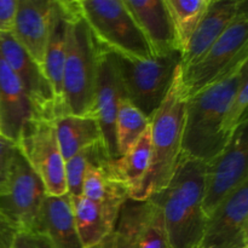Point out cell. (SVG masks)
Segmentation results:
<instances>
[{"mask_svg": "<svg viewBox=\"0 0 248 248\" xmlns=\"http://www.w3.org/2000/svg\"><path fill=\"white\" fill-rule=\"evenodd\" d=\"M205 162L182 153L170 183L152 200L159 207L171 248H196L207 216L202 208Z\"/></svg>", "mask_w": 248, "mask_h": 248, "instance_id": "obj_1", "label": "cell"}, {"mask_svg": "<svg viewBox=\"0 0 248 248\" xmlns=\"http://www.w3.org/2000/svg\"><path fill=\"white\" fill-rule=\"evenodd\" d=\"M248 62L241 63L219 80L186 99L182 153L202 162L219 154L227 140L220 132L223 118L242 80Z\"/></svg>", "mask_w": 248, "mask_h": 248, "instance_id": "obj_2", "label": "cell"}, {"mask_svg": "<svg viewBox=\"0 0 248 248\" xmlns=\"http://www.w3.org/2000/svg\"><path fill=\"white\" fill-rule=\"evenodd\" d=\"M181 74L179 67L166 98L150 118L149 167L140 184L128 194L131 200L145 201L166 188L181 159L186 104Z\"/></svg>", "mask_w": 248, "mask_h": 248, "instance_id": "obj_3", "label": "cell"}, {"mask_svg": "<svg viewBox=\"0 0 248 248\" xmlns=\"http://www.w3.org/2000/svg\"><path fill=\"white\" fill-rule=\"evenodd\" d=\"M69 10L63 67V115L93 116L97 68L102 46L82 18L78 0H69Z\"/></svg>", "mask_w": 248, "mask_h": 248, "instance_id": "obj_4", "label": "cell"}, {"mask_svg": "<svg viewBox=\"0 0 248 248\" xmlns=\"http://www.w3.org/2000/svg\"><path fill=\"white\" fill-rule=\"evenodd\" d=\"M78 6L104 50L136 60L153 57L142 31L124 0H78Z\"/></svg>", "mask_w": 248, "mask_h": 248, "instance_id": "obj_5", "label": "cell"}, {"mask_svg": "<svg viewBox=\"0 0 248 248\" xmlns=\"http://www.w3.org/2000/svg\"><path fill=\"white\" fill-rule=\"evenodd\" d=\"M126 98L148 119L164 102L181 67L182 52L136 60L114 53Z\"/></svg>", "mask_w": 248, "mask_h": 248, "instance_id": "obj_6", "label": "cell"}, {"mask_svg": "<svg viewBox=\"0 0 248 248\" xmlns=\"http://www.w3.org/2000/svg\"><path fill=\"white\" fill-rule=\"evenodd\" d=\"M248 62V10L237 15L222 36L190 67L181 69L182 86L186 99Z\"/></svg>", "mask_w": 248, "mask_h": 248, "instance_id": "obj_7", "label": "cell"}, {"mask_svg": "<svg viewBox=\"0 0 248 248\" xmlns=\"http://www.w3.org/2000/svg\"><path fill=\"white\" fill-rule=\"evenodd\" d=\"M248 121L239 126L224 149L205 162L202 208L207 218L218 206L248 181Z\"/></svg>", "mask_w": 248, "mask_h": 248, "instance_id": "obj_8", "label": "cell"}, {"mask_svg": "<svg viewBox=\"0 0 248 248\" xmlns=\"http://www.w3.org/2000/svg\"><path fill=\"white\" fill-rule=\"evenodd\" d=\"M16 145L41 179L48 196L68 194L65 161L58 145L53 120L39 118L31 121Z\"/></svg>", "mask_w": 248, "mask_h": 248, "instance_id": "obj_9", "label": "cell"}, {"mask_svg": "<svg viewBox=\"0 0 248 248\" xmlns=\"http://www.w3.org/2000/svg\"><path fill=\"white\" fill-rule=\"evenodd\" d=\"M46 196L43 182L18 150L6 191L0 195V210L21 232L40 234V217Z\"/></svg>", "mask_w": 248, "mask_h": 248, "instance_id": "obj_10", "label": "cell"}, {"mask_svg": "<svg viewBox=\"0 0 248 248\" xmlns=\"http://www.w3.org/2000/svg\"><path fill=\"white\" fill-rule=\"evenodd\" d=\"M248 247V181L235 189L208 217L196 248Z\"/></svg>", "mask_w": 248, "mask_h": 248, "instance_id": "obj_11", "label": "cell"}, {"mask_svg": "<svg viewBox=\"0 0 248 248\" xmlns=\"http://www.w3.org/2000/svg\"><path fill=\"white\" fill-rule=\"evenodd\" d=\"M125 98V90L113 52L102 47L97 68L93 116L101 128L102 140L110 159H118L120 156L116 144L115 121L119 106Z\"/></svg>", "mask_w": 248, "mask_h": 248, "instance_id": "obj_12", "label": "cell"}, {"mask_svg": "<svg viewBox=\"0 0 248 248\" xmlns=\"http://www.w3.org/2000/svg\"><path fill=\"white\" fill-rule=\"evenodd\" d=\"M0 55L22 82L39 115L55 120V96L44 69L17 43L11 33H0Z\"/></svg>", "mask_w": 248, "mask_h": 248, "instance_id": "obj_13", "label": "cell"}, {"mask_svg": "<svg viewBox=\"0 0 248 248\" xmlns=\"http://www.w3.org/2000/svg\"><path fill=\"white\" fill-rule=\"evenodd\" d=\"M39 118L26 89L0 55V136L17 144L26 126Z\"/></svg>", "mask_w": 248, "mask_h": 248, "instance_id": "obj_14", "label": "cell"}, {"mask_svg": "<svg viewBox=\"0 0 248 248\" xmlns=\"http://www.w3.org/2000/svg\"><path fill=\"white\" fill-rule=\"evenodd\" d=\"M142 31L153 56L181 51L166 0H124Z\"/></svg>", "mask_w": 248, "mask_h": 248, "instance_id": "obj_15", "label": "cell"}, {"mask_svg": "<svg viewBox=\"0 0 248 248\" xmlns=\"http://www.w3.org/2000/svg\"><path fill=\"white\" fill-rule=\"evenodd\" d=\"M245 9H247L245 0H211L186 51L182 53L181 69L195 64Z\"/></svg>", "mask_w": 248, "mask_h": 248, "instance_id": "obj_16", "label": "cell"}, {"mask_svg": "<svg viewBox=\"0 0 248 248\" xmlns=\"http://www.w3.org/2000/svg\"><path fill=\"white\" fill-rule=\"evenodd\" d=\"M69 0H52L50 31L44 55L43 69L53 91L56 118L63 115V67L67 51Z\"/></svg>", "mask_w": 248, "mask_h": 248, "instance_id": "obj_17", "label": "cell"}, {"mask_svg": "<svg viewBox=\"0 0 248 248\" xmlns=\"http://www.w3.org/2000/svg\"><path fill=\"white\" fill-rule=\"evenodd\" d=\"M52 0H18L11 35L43 68Z\"/></svg>", "mask_w": 248, "mask_h": 248, "instance_id": "obj_18", "label": "cell"}, {"mask_svg": "<svg viewBox=\"0 0 248 248\" xmlns=\"http://www.w3.org/2000/svg\"><path fill=\"white\" fill-rule=\"evenodd\" d=\"M40 234L52 248H84L78 235L69 194L46 196L40 217Z\"/></svg>", "mask_w": 248, "mask_h": 248, "instance_id": "obj_19", "label": "cell"}, {"mask_svg": "<svg viewBox=\"0 0 248 248\" xmlns=\"http://www.w3.org/2000/svg\"><path fill=\"white\" fill-rule=\"evenodd\" d=\"M78 235L84 248L103 242L115 228L119 216L85 196H70Z\"/></svg>", "mask_w": 248, "mask_h": 248, "instance_id": "obj_20", "label": "cell"}, {"mask_svg": "<svg viewBox=\"0 0 248 248\" xmlns=\"http://www.w3.org/2000/svg\"><path fill=\"white\" fill-rule=\"evenodd\" d=\"M53 124L64 161L81 150L103 142L97 119L92 115L64 114L56 118Z\"/></svg>", "mask_w": 248, "mask_h": 248, "instance_id": "obj_21", "label": "cell"}, {"mask_svg": "<svg viewBox=\"0 0 248 248\" xmlns=\"http://www.w3.org/2000/svg\"><path fill=\"white\" fill-rule=\"evenodd\" d=\"M150 153L152 142L150 127H148L125 154L118 159L110 160V167L114 174L127 186L130 191L140 184L147 173L150 162Z\"/></svg>", "mask_w": 248, "mask_h": 248, "instance_id": "obj_22", "label": "cell"}, {"mask_svg": "<svg viewBox=\"0 0 248 248\" xmlns=\"http://www.w3.org/2000/svg\"><path fill=\"white\" fill-rule=\"evenodd\" d=\"M210 1L211 0H166L182 53L186 51Z\"/></svg>", "mask_w": 248, "mask_h": 248, "instance_id": "obj_23", "label": "cell"}, {"mask_svg": "<svg viewBox=\"0 0 248 248\" xmlns=\"http://www.w3.org/2000/svg\"><path fill=\"white\" fill-rule=\"evenodd\" d=\"M150 119L143 115L127 98L119 106L115 121V136L119 155H124L149 127ZM119 156V157H120Z\"/></svg>", "mask_w": 248, "mask_h": 248, "instance_id": "obj_24", "label": "cell"}, {"mask_svg": "<svg viewBox=\"0 0 248 248\" xmlns=\"http://www.w3.org/2000/svg\"><path fill=\"white\" fill-rule=\"evenodd\" d=\"M147 210L135 236L132 248H171L159 207L147 200Z\"/></svg>", "mask_w": 248, "mask_h": 248, "instance_id": "obj_25", "label": "cell"}, {"mask_svg": "<svg viewBox=\"0 0 248 248\" xmlns=\"http://www.w3.org/2000/svg\"><path fill=\"white\" fill-rule=\"evenodd\" d=\"M247 104H248V77L242 80L241 85L237 89L236 93L230 101L224 118H223L220 132L223 138L229 143L230 138L239 128L244 121L247 120Z\"/></svg>", "mask_w": 248, "mask_h": 248, "instance_id": "obj_26", "label": "cell"}, {"mask_svg": "<svg viewBox=\"0 0 248 248\" xmlns=\"http://www.w3.org/2000/svg\"><path fill=\"white\" fill-rule=\"evenodd\" d=\"M94 145L81 150L65 161V183H67V193L69 194V196L81 195L85 171L92 156Z\"/></svg>", "mask_w": 248, "mask_h": 248, "instance_id": "obj_27", "label": "cell"}, {"mask_svg": "<svg viewBox=\"0 0 248 248\" xmlns=\"http://www.w3.org/2000/svg\"><path fill=\"white\" fill-rule=\"evenodd\" d=\"M18 148L11 140L0 137V195L6 191L12 164Z\"/></svg>", "mask_w": 248, "mask_h": 248, "instance_id": "obj_28", "label": "cell"}, {"mask_svg": "<svg viewBox=\"0 0 248 248\" xmlns=\"http://www.w3.org/2000/svg\"><path fill=\"white\" fill-rule=\"evenodd\" d=\"M11 248H52V246L45 235L19 232Z\"/></svg>", "mask_w": 248, "mask_h": 248, "instance_id": "obj_29", "label": "cell"}, {"mask_svg": "<svg viewBox=\"0 0 248 248\" xmlns=\"http://www.w3.org/2000/svg\"><path fill=\"white\" fill-rule=\"evenodd\" d=\"M18 0H0V33H11Z\"/></svg>", "mask_w": 248, "mask_h": 248, "instance_id": "obj_30", "label": "cell"}, {"mask_svg": "<svg viewBox=\"0 0 248 248\" xmlns=\"http://www.w3.org/2000/svg\"><path fill=\"white\" fill-rule=\"evenodd\" d=\"M19 229L0 210V248H11Z\"/></svg>", "mask_w": 248, "mask_h": 248, "instance_id": "obj_31", "label": "cell"}, {"mask_svg": "<svg viewBox=\"0 0 248 248\" xmlns=\"http://www.w3.org/2000/svg\"><path fill=\"white\" fill-rule=\"evenodd\" d=\"M90 248H106V240H104L103 242H101V244L96 245V246H92V247H90Z\"/></svg>", "mask_w": 248, "mask_h": 248, "instance_id": "obj_32", "label": "cell"}, {"mask_svg": "<svg viewBox=\"0 0 248 248\" xmlns=\"http://www.w3.org/2000/svg\"><path fill=\"white\" fill-rule=\"evenodd\" d=\"M244 248H248V247H244Z\"/></svg>", "mask_w": 248, "mask_h": 248, "instance_id": "obj_33", "label": "cell"}, {"mask_svg": "<svg viewBox=\"0 0 248 248\" xmlns=\"http://www.w3.org/2000/svg\"><path fill=\"white\" fill-rule=\"evenodd\" d=\"M0 137H1V136H0Z\"/></svg>", "mask_w": 248, "mask_h": 248, "instance_id": "obj_34", "label": "cell"}]
</instances>
